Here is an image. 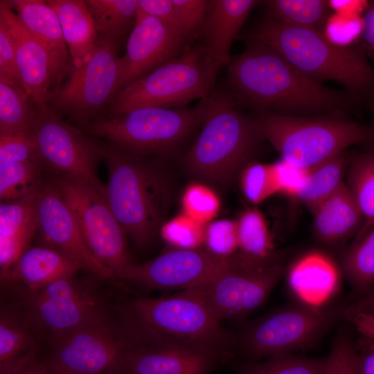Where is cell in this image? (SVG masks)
Wrapping results in <instances>:
<instances>
[{"label": "cell", "mask_w": 374, "mask_h": 374, "mask_svg": "<svg viewBox=\"0 0 374 374\" xmlns=\"http://www.w3.org/2000/svg\"><path fill=\"white\" fill-rule=\"evenodd\" d=\"M244 41V50L227 64L231 95L240 102L260 112L298 116L341 115L362 103L347 91L310 78L270 46Z\"/></svg>", "instance_id": "6da1fadb"}, {"label": "cell", "mask_w": 374, "mask_h": 374, "mask_svg": "<svg viewBox=\"0 0 374 374\" xmlns=\"http://www.w3.org/2000/svg\"><path fill=\"white\" fill-rule=\"evenodd\" d=\"M159 159L106 145L108 180L103 196L125 235L139 248L160 233L171 202L169 175Z\"/></svg>", "instance_id": "7a4b0ae2"}, {"label": "cell", "mask_w": 374, "mask_h": 374, "mask_svg": "<svg viewBox=\"0 0 374 374\" xmlns=\"http://www.w3.org/2000/svg\"><path fill=\"white\" fill-rule=\"evenodd\" d=\"M237 38L266 44L310 78L337 82L362 102L374 103V69L360 45L340 44L320 30L270 17Z\"/></svg>", "instance_id": "3957f363"}, {"label": "cell", "mask_w": 374, "mask_h": 374, "mask_svg": "<svg viewBox=\"0 0 374 374\" xmlns=\"http://www.w3.org/2000/svg\"><path fill=\"white\" fill-rule=\"evenodd\" d=\"M120 328L130 344H172L226 353L230 337L192 288L159 298H137L123 310Z\"/></svg>", "instance_id": "277c9868"}, {"label": "cell", "mask_w": 374, "mask_h": 374, "mask_svg": "<svg viewBox=\"0 0 374 374\" xmlns=\"http://www.w3.org/2000/svg\"><path fill=\"white\" fill-rule=\"evenodd\" d=\"M210 97L202 130L184 161L193 175L226 186L251 162L265 139L256 119L236 109L231 94L217 91Z\"/></svg>", "instance_id": "5b68a950"}, {"label": "cell", "mask_w": 374, "mask_h": 374, "mask_svg": "<svg viewBox=\"0 0 374 374\" xmlns=\"http://www.w3.org/2000/svg\"><path fill=\"white\" fill-rule=\"evenodd\" d=\"M221 66L202 43L186 44L178 57L119 91L104 117L143 107H185L211 95Z\"/></svg>", "instance_id": "8992f818"}, {"label": "cell", "mask_w": 374, "mask_h": 374, "mask_svg": "<svg viewBox=\"0 0 374 374\" xmlns=\"http://www.w3.org/2000/svg\"><path fill=\"white\" fill-rule=\"evenodd\" d=\"M260 132L281 160L310 169L357 143L372 141V129L340 115L298 116L260 112Z\"/></svg>", "instance_id": "52a82bcc"}, {"label": "cell", "mask_w": 374, "mask_h": 374, "mask_svg": "<svg viewBox=\"0 0 374 374\" xmlns=\"http://www.w3.org/2000/svg\"><path fill=\"white\" fill-rule=\"evenodd\" d=\"M210 104L209 96L193 107H143L116 117L101 116L75 125L89 135L132 154L160 157L181 145L202 125Z\"/></svg>", "instance_id": "ba28073f"}, {"label": "cell", "mask_w": 374, "mask_h": 374, "mask_svg": "<svg viewBox=\"0 0 374 374\" xmlns=\"http://www.w3.org/2000/svg\"><path fill=\"white\" fill-rule=\"evenodd\" d=\"M16 287L17 307L38 337L48 340L109 317L108 305L92 280L75 276L36 290Z\"/></svg>", "instance_id": "9c48e42d"}, {"label": "cell", "mask_w": 374, "mask_h": 374, "mask_svg": "<svg viewBox=\"0 0 374 374\" xmlns=\"http://www.w3.org/2000/svg\"><path fill=\"white\" fill-rule=\"evenodd\" d=\"M118 45L98 37L91 52L71 66L64 83L47 96L48 109L80 125L101 116L117 93Z\"/></svg>", "instance_id": "30bf717a"}, {"label": "cell", "mask_w": 374, "mask_h": 374, "mask_svg": "<svg viewBox=\"0 0 374 374\" xmlns=\"http://www.w3.org/2000/svg\"><path fill=\"white\" fill-rule=\"evenodd\" d=\"M33 135L35 159L47 174L82 181L103 195L97 167L107 143L49 109L41 114Z\"/></svg>", "instance_id": "8fae6325"}, {"label": "cell", "mask_w": 374, "mask_h": 374, "mask_svg": "<svg viewBox=\"0 0 374 374\" xmlns=\"http://www.w3.org/2000/svg\"><path fill=\"white\" fill-rule=\"evenodd\" d=\"M48 175L71 209L91 253L118 278L133 262L126 235L103 195L82 181Z\"/></svg>", "instance_id": "7c38bea8"}, {"label": "cell", "mask_w": 374, "mask_h": 374, "mask_svg": "<svg viewBox=\"0 0 374 374\" xmlns=\"http://www.w3.org/2000/svg\"><path fill=\"white\" fill-rule=\"evenodd\" d=\"M339 316L338 310L301 303L282 308L251 323L240 345L253 358L290 355L315 343Z\"/></svg>", "instance_id": "4fadbf2b"}, {"label": "cell", "mask_w": 374, "mask_h": 374, "mask_svg": "<svg viewBox=\"0 0 374 374\" xmlns=\"http://www.w3.org/2000/svg\"><path fill=\"white\" fill-rule=\"evenodd\" d=\"M259 263L240 252L221 257L206 249H174L145 263L130 265L118 278L147 288L184 290L204 285L230 269Z\"/></svg>", "instance_id": "5bb4252c"}, {"label": "cell", "mask_w": 374, "mask_h": 374, "mask_svg": "<svg viewBox=\"0 0 374 374\" xmlns=\"http://www.w3.org/2000/svg\"><path fill=\"white\" fill-rule=\"evenodd\" d=\"M51 354L45 364L75 374H107L122 368L129 344L110 317L48 340Z\"/></svg>", "instance_id": "9a60e30c"}, {"label": "cell", "mask_w": 374, "mask_h": 374, "mask_svg": "<svg viewBox=\"0 0 374 374\" xmlns=\"http://www.w3.org/2000/svg\"><path fill=\"white\" fill-rule=\"evenodd\" d=\"M283 271L279 259L259 266L230 269L193 289L220 321L237 319L265 301Z\"/></svg>", "instance_id": "2e32d148"}, {"label": "cell", "mask_w": 374, "mask_h": 374, "mask_svg": "<svg viewBox=\"0 0 374 374\" xmlns=\"http://www.w3.org/2000/svg\"><path fill=\"white\" fill-rule=\"evenodd\" d=\"M36 217L42 244L58 250L97 278L114 277L90 251L71 209L49 176L37 193Z\"/></svg>", "instance_id": "e0dca14e"}, {"label": "cell", "mask_w": 374, "mask_h": 374, "mask_svg": "<svg viewBox=\"0 0 374 374\" xmlns=\"http://www.w3.org/2000/svg\"><path fill=\"white\" fill-rule=\"evenodd\" d=\"M184 45L177 30L138 8L134 26L127 41L125 53L118 59L117 93L178 57L183 51Z\"/></svg>", "instance_id": "ac0fdd59"}, {"label": "cell", "mask_w": 374, "mask_h": 374, "mask_svg": "<svg viewBox=\"0 0 374 374\" xmlns=\"http://www.w3.org/2000/svg\"><path fill=\"white\" fill-rule=\"evenodd\" d=\"M0 20L16 45L17 63L23 87L36 108L45 113L51 84L65 71L50 51L22 25L6 0L0 1Z\"/></svg>", "instance_id": "d6986e66"}, {"label": "cell", "mask_w": 374, "mask_h": 374, "mask_svg": "<svg viewBox=\"0 0 374 374\" xmlns=\"http://www.w3.org/2000/svg\"><path fill=\"white\" fill-rule=\"evenodd\" d=\"M226 353L172 344H130L122 370L130 374H210Z\"/></svg>", "instance_id": "ffe728a7"}, {"label": "cell", "mask_w": 374, "mask_h": 374, "mask_svg": "<svg viewBox=\"0 0 374 374\" xmlns=\"http://www.w3.org/2000/svg\"><path fill=\"white\" fill-rule=\"evenodd\" d=\"M287 284L300 303L322 308L337 293L340 272L333 260L324 253L310 251L290 267Z\"/></svg>", "instance_id": "44dd1931"}, {"label": "cell", "mask_w": 374, "mask_h": 374, "mask_svg": "<svg viewBox=\"0 0 374 374\" xmlns=\"http://www.w3.org/2000/svg\"><path fill=\"white\" fill-rule=\"evenodd\" d=\"M37 196L1 202L0 276L3 283L37 233Z\"/></svg>", "instance_id": "7402d4cb"}, {"label": "cell", "mask_w": 374, "mask_h": 374, "mask_svg": "<svg viewBox=\"0 0 374 374\" xmlns=\"http://www.w3.org/2000/svg\"><path fill=\"white\" fill-rule=\"evenodd\" d=\"M260 2L257 0L208 1L201 28L202 44L222 66L229 64L233 40L239 35L238 32L250 12Z\"/></svg>", "instance_id": "603a6c76"}, {"label": "cell", "mask_w": 374, "mask_h": 374, "mask_svg": "<svg viewBox=\"0 0 374 374\" xmlns=\"http://www.w3.org/2000/svg\"><path fill=\"white\" fill-rule=\"evenodd\" d=\"M82 269L74 260L44 244L29 247L12 268L4 284L36 291Z\"/></svg>", "instance_id": "cb8c5ba5"}, {"label": "cell", "mask_w": 374, "mask_h": 374, "mask_svg": "<svg viewBox=\"0 0 374 374\" xmlns=\"http://www.w3.org/2000/svg\"><path fill=\"white\" fill-rule=\"evenodd\" d=\"M311 213L316 236L328 244L357 236L364 222L362 213L345 183Z\"/></svg>", "instance_id": "d4e9b609"}, {"label": "cell", "mask_w": 374, "mask_h": 374, "mask_svg": "<svg viewBox=\"0 0 374 374\" xmlns=\"http://www.w3.org/2000/svg\"><path fill=\"white\" fill-rule=\"evenodd\" d=\"M38 337L17 308L1 305L0 374H12L35 362Z\"/></svg>", "instance_id": "484cf974"}, {"label": "cell", "mask_w": 374, "mask_h": 374, "mask_svg": "<svg viewBox=\"0 0 374 374\" xmlns=\"http://www.w3.org/2000/svg\"><path fill=\"white\" fill-rule=\"evenodd\" d=\"M57 15L72 66H78L98 38L95 24L83 0H48Z\"/></svg>", "instance_id": "4316f807"}, {"label": "cell", "mask_w": 374, "mask_h": 374, "mask_svg": "<svg viewBox=\"0 0 374 374\" xmlns=\"http://www.w3.org/2000/svg\"><path fill=\"white\" fill-rule=\"evenodd\" d=\"M25 28L42 42L65 70L68 47L55 10L41 0H6Z\"/></svg>", "instance_id": "83f0119b"}, {"label": "cell", "mask_w": 374, "mask_h": 374, "mask_svg": "<svg viewBox=\"0 0 374 374\" xmlns=\"http://www.w3.org/2000/svg\"><path fill=\"white\" fill-rule=\"evenodd\" d=\"M26 91L0 78V134H32L41 112Z\"/></svg>", "instance_id": "f1b7e54d"}, {"label": "cell", "mask_w": 374, "mask_h": 374, "mask_svg": "<svg viewBox=\"0 0 374 374\" xmlns=\"http://www.w3.org/2000/svg\"><path fill=\"white\" fill-rule=\"evenodd\" d=\"M85 3L98 37L119 45L132 31L138 13L137 0H86Z\"/></svg>", "instance_id": "f546056e"}, {"label": "cell", "mask_w": 374, "mask_h": 374, "mask_svg": "<svg viewBox=\"0 0 374 374\" xmlns=\"http://www.w3.org/2000/svg\"><path fill=\"white\" fill-rule=\"evenodd\" d=\"M346 166L343 152L308 169L305 186L295 199L312 212L344 183Z\"/></svg>", "instance_id": "4dcf8cb0"}, {"label": "cell", "mask_w": 374, "mask_h": 374, "mask_svg": "<svg viewBox=\"0 0 374 374\" xmlns=\"http://www.w3.org/2000/svg\"><path fill=\"white\" fill-rule=\"evenodd\" d=\"M346 185L363 216L357 240L374 228V151L351 159Z\"/></svg>", "instance_id": "1f68e13d"}, {"label": "cell", "mask_w": 374, "mask_h": 374, "mask_svg": "<svg viewBox=\"0 0 374 374\" xmlns=\"http://www.w3.org/2000/svg\"><path fill=\"white\" fill-rule=\"evenodd\" d=\"M47 173L37 159L0 166V199L16 201L35 195Z\"/></svg>", "instance_id": "d6a6232c"}, {"label": "cell", "mask_w": 374, "mask_h": 374, "mask_svg": "<svg viewBox=\"0 0 374 374\" xmlns=\"http://www.w3.org/2000/svg\"><path fill=\"white\" fill-rule=\"evenodd\" d=\"M270 18L281 23L323 32L330 7L325 0L265 1Z\"/></svg>", "instance_id": "836d02e7"}, {"label": "cell", "mask_w": 374, "mask_h": 374, "mask_svg": "<svg viewBox=\"0 0 374 374\" xmlns=\"http://www.w3.org/2000/svg\"><path fill=\"white\" fill-rule=\"evenodd\" d=\"M347 280L360 296L374 285V228L347 250L342 260Z\"/></svg>", "instance_id": "e575fe53"}, {"label": "cell", "mask_w": 374, "mask_h": 374, "mask_svg": "<svg viewBox=\"0 0 374 374\" xmlns=\"http://www.w3.org/2000/svg\"><path fill=\"white\" fill-rule=\"evenodd\" d=\"M236 224L240 253L258 259L268 258L276 253L266 221L258 210L247 209Z\"/></svg>", "instance_id": "d590c367"}, {"label": "cell", "mask_w": 374, "mask_h": 374, "mask_svg": "<svg viewBox=\"0 0 374 374\" xmlns=\"http://www.w3.org/2000/svg\"><path fill=\"white\" fill-rule=\"evenodd\" d=\"M326 358H310L292 354L242 365L240 374H323Z\"/></svg>", "instance_id": "8d00e7d4"}, {"label": "cell", "mask_w": 374, "mask_h": 374, "mask_svg": "<svg viewBox=\"0 0 374 374\" xmlns=\"http://www.w3.org/2000/svg\"><path fill=\"white\" fill-rule=\"evenodd\" d=\"M240 184L244 197L254 204L278 193L274 164L249 163L240 172Z\"/></svg>", "instance_id": "74e56055"}, {"label": "cell", "mask_w": 374, "mask_h": 374, "mask_svg": "<svg viewBox=\"0 0 374 374\" xmlns=\"http://www.w3.org/2000/svg\"><path fill=\"white\" fill-rule=\"evenodd\" d=\"M204 228L184 213L163 224L160 234L175 249H197L204 244Z\"/></svg>", "instance_id": "f35d334b"}, {"label": "cell", "mask_w": 374, "mask_h": 374, "mask_svg": "<svg viewBox=\"0 0 374 374\" xmlns=\"http://www.w3.org/2000/svg\"><path fill=\"white\" fill-rule=\"evenodd\" d=\"M220 205L217 195L211 188L199 184L188 186L182 197L184 214L202 224L215 217Z\"/></svg>", "instance_id": "ab89813d"}, {"label": "cell", "mask_w": 374, "mask_h": 374, "mask_svg": "<svg viewBox=\"0 0 374 374\" xmlns=\"http://www.w3.org/2000/svg\"><path fill=\"white\" fill-rule=\"evenodd\" d=\"M204 244L210 253L229 257L238 249L236 222L221 220L209 223L204 228Z\"/></svg>", "instance_id": "60d3db41"}, {"label": "cell", "mask_w": 374, "mask_h": 374, "mask_svg": "<svg viewBox=\"0 0 374 374\" xmlns=\"http://www.w3.org/2000/svg\"><path fill=\"white\" fill-rule=\"evenodd\" d=\"M181 27L184 44L191 41L201 30L208 6L205 0H172Z\"/></svg>", "instance_id": "b9f144b4"}, {"label": "cell", "mask_w": 374, "mask_h": 374, "mask_svg": "<svg viewBox=\"0 0 374 374\" xmlns=\"http://www.w3.org/2000/svg\"><path fill=\"white\" fill-rule=\"evenodd\" d=\"M35 159L32 134H0V166Z\"/></svg>", "instance_id": "7bdbcfd3"}, {"label": "cell", "mask_w": 374, "mask_h": 374, "mask_svg": "<svg viewBox=\"0 0 374 374\" xmlns=\"http://www.w3.org/2000/svg\"><path fill=\"white\" fill-rule=\"evenodd\" d=\"M323 374H359L355 346L348 338L341 337L334 342Z\"/></svg>", "instance_id": "ee69618b"}, {"label": "cell", "mask_w": 374, "mask_h": 374, "mask_svg": "<svg viewBox=\"0 0 374 374\" xmlns=\"http://www.w3.org/2000/svg\"><path fill=\"white\" fill-rule=\"evenodd\" d=\"M0 78L15 83L24 89L17 67L15 40L5 24L1 20Z\"/></svg>", "instance_id": "f6af8a7d"}, {"label": "cell", "mask_w": 374, "mask_h": 374, "mask_svg": "<svg viewBox=\"0 0 374 374\" xmlns=\"http://www.w3.org/2000/svg\"><path fill=\"white\" fill-rule=\"evenodd\" d=\"M273 164L278 193L295 199L305 186L308 169L294 166L283 160Z\"/></svg>", "instance_id": "bcb514c9"}, {"label": "cell", "mask_w": 374, "mask_h": 374, "mask_svg": "<svg viewBox=\"0 0 374 374\" xmlns=\"http://www.w3.org/2000/svg\"><path fill=\"white\" fill-rule=\"evenodd\" d=\"M138 8L170 26L181 37L180 24L172 0H138Z\"/></svg>", "instance_id": "7dc6e473"}, {"label": "cell", "mask_w": 374, "mask_h": 374, "mask_svg": "<svg viewBox=\"0 0 374 374\" xmlns=\"http://www.w3.org/2000/svg\"><path fill=\"white\" fill-rule=\"evenodd\" d=\"M362 14L360 46L368 57L374 59V1L366 3Z\"/></svg>", "instance_id": "c3c4849f"}, {"label": "cell", "mask_w": 374, "mask_h": 374, "mask_svg": "<svg viewBox=\"0 0 374 374\" xmlns=\"http://www.w3.org/2000/svg\"><path fill=\"white\" fill-rule=\"evenodd\" d=\"M355 314H363L374 319V285L342 310L344 317Z\"/></svg>", "instance_id": "681fc988"}, {"label": "cell", "mask_w": 374, "mask_h": 374, "mask_svg": "<svg viewBox=\"0 0 374 374\" xmlns=\"http://www.w3.org/2000/svg\"><path fill=\"white\" fill-rule=\"evenodd\" d=\"M47 372L48 368L45 363L35 361L12 374H47Z\"/></svg>", "instance_id": "f907efd6"}, {"label": "cell", "mask_w": 374, "mask_h": 374, "mask_svg": "<svg viewBox=\"0 0 374 374\" xmlns=\"http://www.w3.org/2000/svg\"><path fill=\"white\" fill-rule=\"evenodd\" d=\"M46 366H47V368H48L47 374H75V373L68 372V371H63V370H60V369L51 368V367L48 366L47 365H46Z\"/></svg>", "instance_id": "816d5d0a"}, {"label": "cell", "mask_w": 374, "mask_h": 374, "mask_svg": "<svg viewBox=\"0 0 374 374\" xmlns=\"http://www.w3.org/2000/svg\"><path fill=\"white\" fill-rule=\"evenodd\" d=\"M371 105V107L373 112V114H374V103H371L370 104ZM372 132H373V137H372V142H374V127L372 129Z\"/></svg>", "instance_id": "f5cc1de1"}, {"label": "cell", "mask_w": 374, "mask_h": 374, "mask_svg": "<svg viewBox=\"0 0 374 374\" xmlns=\"http://www.w3.org/2000/svg\"><path fill=\"white\" fill-rule=\"evenodd\" d=\"M120 369H121V368L116 369V370H114V371H112L109 372V373H107V374H118V372H119Z\"/></svg>", "instance_id": "db71d44e"}, {"label": "cell", "mask_w": 374, "mask_h": 374, "mask_svg": "<svg viewBox=\"0 0 374 374\" xmlns=\"http://www.w3.org/2000/svg\"><path fill=\"white\" fill-rule=\"evenodd\" d=\"M118 374H130L128 373H126L125 371H123L122 369H121L118 372Z\"/></svg>", "instance_id": "11a10c76"}]
</instances>
